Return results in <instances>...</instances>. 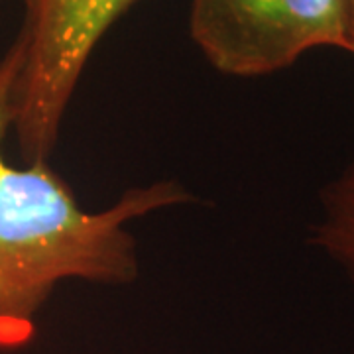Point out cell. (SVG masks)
<instances>
[{"label":"cell","instance_id":"obj_3","mask_svg":"<svg viewBox=\"0 0 354 354\" xmlns=\"http://www.w3.org/2000/svg\"><path fill=\"white\" fill-rule=\"evenodd\" d=\"M189 32L216 71L270 75L317 48L348 51V0H193Z\"/></svg>","mask_w":354,"mask_h":354},{"label":"cell","instance_id":"obj_5","mask_svg":"<svg viewBox=\"0 0 354 354\" xmlns=\"http://www.w3.org/2000/svg\"><path fill=\"white\" fill-rule=\"evenodd\" d=\"M348 51L354 53V0H348Z\"/></svg>","mask_w":354,"mask_h":354},{"label":"cell","instance_id":"obj_2","mask_svg":"<svg viewBox=\"0 0 354 354\" xmlns=\"http://www.w3.org/2000/svg\"><path fill=\"white\" fill-rule=\"evenodd\" d=\"M138 0H24V64L12 128L28 162H48L99 41Z\"/></svg>","mask_w":354,"mask_h":354},{"label":"cell","instance_id":"obj_1","mask_svg":"<svg viewBox=\"0 0 354 354\" xmlns=\"http://www.w3.org/2000/svg\"><path fill=\"white\" fill-rule=\"evenodd\" d=\"M24 64L18 36L0 57V344L30 339L34 319L65 279L128 286L138 278V250L128 225L195 201L165 179L128 189L104 211H87L48 162L8 164L2 142L12 128L16 83Z\"/></svg>","mask_w":354,"mask_h":354},{"label":"cell","instance_id":"obj_4","mask_svg":"<svg viewBox=\"0 0 354 354\" xmlns=\"http://www.w3.org/2000/svg\"><path fill=\"white\" fill-rule=\"evenodd\" d=\"M311 242L354 281V162L321 193V218Z\"/></svg>","mask_w":354,"mask_h":354}]
</instances>
